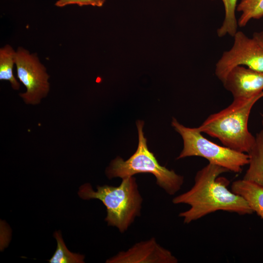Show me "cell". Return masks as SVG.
<instances>
[{
  "label": "cell",
  "instance_id": "obj_3",
  "mask_svg": "<svg viewBox=\"0 0 263 263\" xmlns=\"http://www.w3.org/2000/svg\"><path fill=\"white\" fill-rule=\"evenodd\" d=\"M94 191L89 183L79 188V196L83 199H96L106 207L105 221L108 225L116 227L123 233L140 215L143 198L135 177L122 179L118 186H97Z\"/></svg>",
  "mask_w": 263,
  "mask_h": 263
},
{
  "label": "cell",
  "instance_id": "obj_13",
  "mask_svg": "<svg viewBox=\"0 0 263 263\" xmlns=\"http://www.w3.org/2000/svg\"><path fill=\"white\" fill-rule=\"evenodd\" d=\"M236 10L241 12L238 20V26L244 27L250 20L263 17V0H241Z\"/></svg>",
  "mask_w": 263,
  "mask_h": 263
},
{
  "label": "cell",
  "instance_id": "obj_9",
  "mask_svg": "<svg viewBox=\"0 0 263 263\" xmlns=\"http://www.w3.org/2000/svg\"><path fill=\"white\" fill-rule=\"evenodd\" d=\"M222 83L233 99H251L263 94V72L236 66L229 71Z\"/></svg>",
  "mask_w": 263,
  "mask_h": 263
},
{
  "label": "cell",
  "instance_id": "obj_15",
  "mask_svg": "<svg viewBox=\"0 0 263 263\" xmlns=\"http://www.w3.org/2000/svg\"><path fill=\"white\" fill-rule=\"evenodd\" d=\"M57 241V247L54 254L49 260L50 263H82L84 256L71 252L66 247L61 234L58 232L54 234Z\"/></svg>",
  "mask_w": 263,
  "mask_h": 263
},
{
  "label": "cell",
  "instance_id": "obj_12",
  "mask_svg": "<svg viewBox=\"0 0 263 263\" xmlns=\"http://www.w3.org/2000/svg\"><path fill=\"white\" fill-rule=\"evenodd\" d=\"M16 53V51L9 44L0 49V80L8 81L13 89L17 90L20 85L13 73Z\"/></svg>",
  "mask_w": 263,
  "mask_h": 263
},
{
  "label": "cell",
  "instance_id": "obj_7",
  "mask_svg": "<svg viewBox=\"0 0 263 263\" xmlns=\"http://www.w3.org/2000/svg\"><path fill=\"white\" fill-rule=\"evenodd\" d=\"M231 48L223 53L216 64L215 74L222 82L233 68L242 66L263 72V48L252 37L237 31Z\"/></svg>",
  "mask_w": 263,
  "mask_h": 263
},
{
  "label": "cell",
  "instance_id": "obj_2",
  "mask_svg": "<svg viewBox=\"0 0 263 263\" xmlns=\"http://www.w3.org/2000/svg\"><path fill=\"white\" fill-rule=\"evenodd\" d=\"M262 97L263 94L251 99H233L230 105L210 115L197 128L218 138L224 146L248 153L255 139L248 129V118L254 104Z\"/></svg>",
  "mask_w": 263,
  "mask_h": 263
},
{
  "label": "cell",
  "instance_id": "obj_10",
  "mask_svg": "<svg viewBox=\"0 0 263 263\" xmlns=\"http://www.w3.org/2000/svg\"><path fill=\"white\" fill-rule=\"evenodd\" d=\"M231 191L242 196L253 212L263 220V187L244 179L237 180L231 185Z\"/></svg>",
  "mask_w": 263,
  "mask_h": 263
},
{
  "label": "cell",
  "instance_id": "obj_14",
  "mask_svg": "<svg viewBox=\"0 0 263 263\" xmlns=\"http://www.w3.org/2000/svg\"><path fill=\"white\" fill-rule=\"evenodd\" d=\"M222 0L225 8V17L222 25L217 30V34L220 38L226 35L233 37L238 26L235 16L237 0Z\"/></svg>",
  "mask_w": 263,
  "mask_h": 263
},
{
  "label": "cell",
  "instance_id": "obj_17",
  "mask_svg": "<svg viewBox=\"0 0 263 263\" xmlns=\"http://www.w3.org/2000/svg\"><path fill=\"white\" fill-rule=\"evenodd\" d=\"M253 38L258 42L263 48V31L255 32L253 34Z\"/></svg>",
  "mask_w": 263,
  "mask_h": 263
},
{
  "label": "cell",
  "instance_id": "obj_1",
  "mask_svg": "<svg viewBox=\"0 0 263 263\" xmlns=\"http://www.w3.org/2000/svg\"><path fill=\"white\" fill-rule=\"evenodd\" d=\"M228 171L225 168L209 163L197 171L194 184L189 190L173 198L174 204L190 206L188 209L179 214L184 223L189 224L219 210L239 215L254 212L242 196L227 188L229 181L226 179L218 177Z\"/></svg>",
  "mask_w": 263,
  "mask_h": 263
},
{
  "label": "cell",
  "instance_id": "obj_6",
  "mask_svg": "<svg viewBox=\"0 0 263 263\" xmlns=\"http://www.w3.org/2000/svg\"><path fill=\"white\" fill-rule=\"evenodd\" d=\"M15 65L19 80L26 89L19 94L26 104H38L50 89L49 75L37 53H31L22 47L16 51Z\"/></svg>",
  "mask_w": 263,
  "mask_h": 263
},
{
  "label": "cell",
  "instance_id": "obj_4",
  "mask_svg": "<svg viewBox=\"0 0 263 263\" xmlns=\"http://www.w3.org/2000/svg\"><path fill=\"white\" fill-rule=\"evenodd\" d=\"M138 144L136 151L127 160L117 156L112 161L106 173L109 179H122L140 173L153 174L157 185L170 195L176 194L184 183V177L160 165L154 154L148 149L143 132L144 122L136 121Z\"/></svg>",
  "mask_w": 263,
  "mask_h": 263
},
{
  "label": "cell",
  "instance_id": "obj_5",
  "mask_svg": "<svg viewBox=\"0 0 263 263\" xmlns=\"http://www.w3.org/2000/svg\"><path fill=\"white\" fill-rule=\"evenodd\" d=\"M171 125L182 137L184 146L177 159L189 156H199L209 163L239 173L249 163L247 153L236 151L212 142L204 137L197 128H188L173 118Z\"/></svg>",
  "mask_w": 263,
  "mask_h": 263
},
{
  "label": "cell",
  "instance_id": "obj_11",
  "mask_svg": "<svg viewBox=\"0 0 263 263\" xmlns=\"http://www.w3.org/2000/svg\"><path fill=\"white\" fill-rule=\"evenodd\" d=\"M263 129L255 137L254 144L247 153L249 167L243 179L254 182L263 187Z\"/></svg>",
  "mask_w": 263,
  "mask_h": 263
},
{
  "label": "cell",
  "instance_id": "obj_16",
  "mask_svg": "<svg viewBox=\"0 0 263 263\" xmlns=\"http://www.w3.org/2000/svg\"><path fill=\"white\" fill-rule=\"evenodd\" d=\"M105 0H58L55 3V6L63 7L68 5L77 4L79 6L91 5L101 7L103 5Z\"/></svg>",
  "mask_w": 263,
  "mask_h": 263
},
{
  "label": "cell",
  "instance_id": "obj_8",
  "mask_svg": "<svg viewBox=\"0 0 263 263\" xmlns=\"http://www.w3.org/2000/svg\"><path fill=\"white\" fill-rule=\"evenodd\" d=\"M107 263H177L171 252L161 246L154 237L138 242L126 251L108 259Z\"/></svg>",
  "mask_w": 263,
  "mask_h": 263
}]
</instances>
